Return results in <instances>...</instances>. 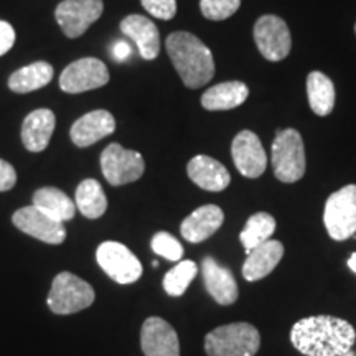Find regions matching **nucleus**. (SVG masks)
<instances>
[{
    "label": "nucleus",
    "instance_id": "26",
    "mask_svg": "<svg viewBox=\"0 0 356 356\" xmlns=\"http://www.w3.org/2000/svg\"><path fill=\"white\" fill-rule=\"evenodd\" d=\"M74 203L79 213L89 220H97L108 210V198L101 184L95 178H86L78 185Z\"/></svg>",
    "mask_w": 356,
    "mask_h": 356
},
{
    "label": "nucleus",
    "instance_id": "3",
    "mask_svg": "<svg viewBox=\"0 0 356 356\" xmlns=\"http://www.w3.org/2000/svg\"><path fill=\"white\" fill-rule=\"evenodd\" d=\"M259 346V332L254 325L246 322L222 325L204 337L208 356H254Z\"/></svg>",
    "mask_w": 356,
    "mask_h": 356
},
{
    "label": "nucleus",
    "instance_id": "23",
    "mask_svg": "<svg viewBox=\"0 0 356 356\" xmlns=\"http://www.w3.org/2000/svg\"><path fill=\"white\" fill-rule=\"evenodd\" d=\"M33 204L60 222L73 220L76 215V203L65 191L58 190L55 186H43L35 191Z\"/></svg>",
    "mask_w": 356,
    "mask_h": 356
},
{
    "label": "nucleus",
    "instance_id": "5",
    "mask_svg": "<svg viewBox=\"0 0 356 356\" xmlns=\"http://www.w3.org/2000/svg\"><path fill=\"white\" fill-rule=\"evenodd\" d=\"M96 296L86 280L71 273L58 274L48 293V307L56 315H70L92 305Z\"/></svg>",
    "mask_w": 356,
    "mask_h": 356
},
{
    "label": "nucleus",
    "instance_id": "10",
    "mask_svg": "<svg viewBox=\"0 0 356 356\" xmlns=\"http://www.w3.org/2000/svg\"><path fill=\"white\" fill-rule=\"evenodd\" d=\"M104 12L102 0H63L58 3L55 19L68 38H78L99 20Z\"/></svg>",
    "mask_w": 356,
    "mask_h": 356
},
{
    "label": "nucleus",
    "instance_id": "18",
    "mask_svg": "<svg viewBox=\"0 0 356 356\" xmlns=\"http://www.w3.org/2000/svg\"><path fill=\"white\" fill-rule=\"evenodd\" d=\"M186 173L195 185L213 193L226 190L231 181V175L226 167L208 155H197L191 159L186 165Z\"/></svg>",
    "mask_w": 356,
    "mask_h": 356
},
{
    "label": "nucleus",
    "instance_id": "7",
    "mask_svg": "<svg viewBox=\"0 0 356 356\" xmlns=\"http://www.w3.org/2000/svg\"><path fill=\"white\" fill-rule=\"evenodd\" d=\"M102 175L113 186L139 180L145 172L144 157L136 150L124 149L121 144H109L101 154Z\"/></svg>",
    "mask_w": 356,
    "mask_h": 356
},
{
    "label": "nucleus",
    "instance_id": "31",
    "mask_svg": "<svg viewBox=\"0 0 356 356\" xmlns=\"http://www.w3.org/2000/svg\"><path fill=\"white\" fill-rule=\"evenodd\" d=\"M142 7L160 20H172L177 15V0H140Z\"/></svg>",
    "mask_w": 356,
    "mask_h": 356
},
{
    "label": "nucleus",
    "instance_id": "2",
    "mask_svg": "<svg viewBox=\"0 0 356 356\" xmlns=\"http://www.w3.org/2000/svg\"><path fill=\"white\" fill-rule=\"evenodd\" d=\"M165 48L178 76L186 88H203L215 76L213 53L197 35L173 32L168 35Z\"/></svg>",
    "mask_w": 356,
    "mask_h": 356
},
{
    "label": "nucleus",
    "instance_id": "30",
    "mask_svg": "<svg viewBox=\"0 0 356 356\" xmlns=\"http://www.w3.org/2000/svg\"><path fill=\"white\" fill-rule=\"evenodd\" d=\"M152 246L154 252H157L159 256L165 257L168 261H180L181 256H184V246H181L180 241L172 236L170 233H165V231H160L152 238Z\"/></svg>",
    "mask_w": 356,
    "mask_h": 356
},
{
    "label": "nucleus",
    "instance_id": "22",
    "mask_svg": "<svg viewBox=\"0 0 356 356\" xmlns=\"http://www.w3.org/2000/svg\"><path fill=\"white\" fill-rule=\"evenodd\" d=\"M249 96V88L243 81H226L203 92L202 106L207 111H229L239 108Z\"/></svg>",
    "mask_w": 356,
    "mask_h": 356
},
{
    "label": "nucleus",
    "instance_id": "27",
    "mask_svg": "<svg viewBox=\"0 0 356 356\" xmlns=\"http://www.w3.org/2000/svg\"><path fill=\"white\" fill-rule=\"evenodd\" d=\"M275 226H277L275 218L269 213L261 211L252 215L246 221V226H244L241 234H239V241H241L244 251L249 254L254 248L269 241L270 236L274 234Z\"/></svg>",
    "mask_w": 356,
    "mask_h": 356
},
{
    "label": "nucleus",
    "instance_id": "13",
    "mask_svg": "<svg viewBox=\"0 0 356 356\" xmlns=\"http://www.w3.org/2000/svg\"><path fill=\"white\" fill-rule=\"evenodd\" d=\"M231 155L238 172L246 178H259L266 172L267 155L257 134L241 131L231 144Z\"/></svg>",
    "mask_w": 356,
    "mask_h": 356
},
{
    "label": "nucleus",
    "instance_id": "11",
    "mask_svg": "<svg viewBox=\"0 0 356 356\" xmlns=\"http://www.w3.org/2000/svg\"><path fill=\"white\" fill-rule=\"evenodd\" d=\"M109 83V70L97 58H81L65 68L60 76V88L68 95L91 91Z\"/></svg>",
    "mask_w": 356,
    "mask_h": 356
},
{
    "label": "nucleus",
    "instance_id": "36",
    "mask_svg": "<svg viewBox=\"0 0 356 356\" xmlns=\"http://www.w3.org/2000/svg\"><path fill=\"white\" fill-rule=\"evenodd\" d=\"M340 356H356V353H355V351H346V353L345 355H340Z\"/></svg>",
    "mask_w": 356,
    "mask_h": 356
},
{
    "label": "nucleus",
    "instance_id": "4",
    "mask_svg": "<svg viewBox=\"0 0 356 356\" xmlns=\"http://www.w3.org/2000/svg\"><path fill=\"white\" fill-rule=\"evenodd\" d=\"M270 162L275 178L282 184H296L305 175V147L296 129H284L275 134Z\"/></svg>",
    "mask_w": 356,
    "mask_h": 356
},
{
    "label": "nucleus",
    "instance_id": "16",
    "mask_svg": "<svg viewBox=\"0 0 356 356\" xmlns=\"http://www.w3.org/2000/svg\"><path fill=\"white\" fill-rule=\"evenodd\" d=\"M115 131L114 115L106 109H96L84 114L71 126L70 137L74 145L89 147Z\"/></svg>",
    "mask_w": 356,
    "mask_h": 356
},
{
    "label": "nucleus",
    "instance_id": "9",
    "mask_svg": "<svg viewBox=\"0 0 356 356\" xmlns=\"http://www.w3.org/2000/svg\"><path fill=\"white\" fill-rule=\"evenodd\" d=\"M97 264L118 284L137 282L142 275V264L132 251L118 241L102 243L96 251Z\"/></svg>",
    "mask_w": 356,
    "mask_h": 356
},
{
    "label": "nucleus",
    "instance_id": "1",
    "mask_svg": "<svg viewBox=\"0 0 356 356\" xmlns=\"http://www.w3.org/2000/svg\"><path fill=\"white\" fill-rule=\"evenodd\" d=\"M356 341L353 325L332 315H314L297 322L291 330V343L305 356H340Z\"/></svg>",
    "mask_w": 356,
    "mask_h": 356
},
{
    "label": "nucleus",
    "instance_id": "29",
    "mask_svg": "<svg viewBox=\"0 0 356 356\" xmlns=\"http://www.w3.org/2000/svg\"><path fill=\"white\" fill-rule=\"evenodd\" d=\"M241 7V0H200L203 17L213 22H221L233 17Z\"/></svg>",
    "mask_w": 356,
    "mask_h": 356
},
{
    "label": "nucleus",
    "instance_id": "17",
    "mask_svg": "<svg viewBox=\"0 0 356 356\" xmlns=\"http://www.w3.org/2000/svg\"><path fill=\"white\" fill-rule=\"evenodd\" d=\"M121 32L131 38L139 48L140 56L144 60H155L160 53V33L157 25L144 15L126 17L121 22Z\"/></svg>",
    "mask_w": 356,
    "mask_h": 356
},
{
    "label": "nucleus",
    "instance_id": "33",
    "mask_svg": "<svg viewBox=\"0 0 356 356\" xmlns=\"http://www.w3.org/2000/svg\"><path fill=\"white\" fill-rule=\"evenodd\" d=\"M17 184V172L7 160L0 159V191L12 190Z\"/></svg>",
    "mask_w": 356,
    "mask_h": 356
},
{
    "label": "nucleus",
    "instance_id": "19",
    "mask_svg": "<svg viewBox=\"0 0 356 356\" xmlns=\"http://www.w3.org/2000/svg\"><path fill=\"white\" fill-rule=\"evenodd\" d=\"M225 213L216 204H204L186 216L180 226V233L188 243H202L221 228Z\"/></svg>",
    "mask_w": 356,
    "mask_h": 356
},
{
    "label": "nucleus",
    "instance_id": "20",
    "mask_svg": "<svg viewBox=\"0 0 356 356\" xmlns=\"http://www.w3.org/2000/svg\"><path fill=\"white\" fill-rule=\"evenodd\" d=\"M56 118L50 109H35L22 124V142L30 152H43L50 144Z\"/></svg>",
    "mask_w": 356,
    "mask_h": 356
},
{
    "label": "nucleus",
    "instance_id": "15",
    "mask_svg": "<svg viewBox=\"0 0 356 356\" xmlns=\"http://www.w3.org/2000/svg\"><path fill=\"white\" fill-rule=\"evenodd\" d=\"M204 287L220 305H231L238 300L239 291L236 279L228 267L218 264L213 257L207 256L202 262Z\"/></svg>",
    "mask_w": 356,
    "mask_h": 356
},
{
    "label": "nucleus",
    "instance_id": "32",
    "mask_svg": "<svg viewBox=\"0 0 356 356\" xmlns=\"http://www.w3.org/2000/svg\"><path fill=\"white\" fill-rule=\"evenodd\" d=\"M15 44V30L6 20H0V56L12 50Z\"/></svg>",
    "mask_w": 356,
    "mask_h": 356
},
{
    "label": "nucleus",
    "instance_id": "24",
    "mask_svg": "<svg viewBox=\"0 0 356 356\" xmlns=\"http://www.w3.org/2000/svg\"><path fill=\"white\" fill-rule=\"evenodd\" d=\"M307 97L310 109L325 118L335 108V84L322 71H312L307 76Z\"/></svg>",
    "mask_w": 356,
    "mask_h": 356
},
{
    "label": "nucleus",
    "instance_id": "35",
    "mask_svg": "<svg viewBox=\"0 0 356 356\" xmlns=\"http://www.w3.org/2000/svg\"><path fill=\"white\" fill-rule=\"evenodd\" d=\"M346 264H348L350 269L356 274V252H353V254L350 256V259H348V262H346Z\"/></svg>",
    "mask_w": 356,
    "mask_h": 356
},
{
    "label": "nucleus",
    "instance_id": "37",
    "mask_svg": "<svg viewBox=\"0 0 356 356\" xmlns=\"http://www.w3.org/2000/svg\"><path fill=\"white\" fill-rule=\"evenodd\" d=\"M355 33H356V25H355Z\"/></svg>",
    "mask_w": 356,
    "mask_h": 356
},
{
    "label": "nucleus",
    "instance_id": "34",
    "mask_svg": "<svg viewBox=\"0 0 356 356\" xmlns=\"http://www.w3.org/2000/svg\"><path fill=\"white\" fill-rule=\"evenodd\" d=\"M129 56H131V47L127 42L121 40L113 44V58L115 61H126Z\"/></svg>",
    "mask_w": 356,
    "mask_h": 356
},
{
    "label": "nucleus",
    "instance_id": "14",
    "mask_svg": "<svg viewBox=\"0 0 356 356\" xmlns=\"http://www.w3.org/2000/svg\"><path fill=\"white\" fill-rule=\"evenodd\" d=\"M140 346L145 356H180L177 332L160 317H149L142 325Z\"/></svg>",
    "mask_w": 356,
    "mask_h": 356
},
{
    "label": "nucleus",
    "instance_id": "6",
    "mask_svg": "<svg viewBox=\"0 0 356 356\" xmlns=\"http://www.w3.org/2000/svg\"><path fill=\"white\" fill-rule=\"evenodd\" d=\"M323 222L335 241H346L356 234V185H346L328 197Z\"/></svg>",
    "mask_w": 356,
    "mask_h": 356
},
{
    "label": "nucleus",
    "instance_id": "12",
    "mask_svg": "<svg viewBox=\"0 0 356 356\" xmlns=\"http://www.w3.org/2000/svg\"><path fill=\"white\" fill-rule=\"evenodd\" d=\"M12 221L22 233L37 238L43 243L61 244L66 238L65 222L53 220L35 204L17 210L13 213Z\"/></svg>",
    "mask_w": 356,
    "mask_h": 356
},
{
    "label": "nucleus",
    "instance_id": "21",
    "mask_svg": "<svg viewBox=\"0 0 356 356\" xmlns=\"http://www.w3.org/2000/svg\"><path fill=\"white\" fill-rule=\"evenodd\" d=\"M284 256L282 243L269 239L261 246L252 249L248 254V259L243 266V275L249 282L264 279L277 267Z\"/></svg>",
    "mask_w": 356,
    "mask_h": 356
},
{
    "label": "nucleus",
    "instance_id": "28",
    "mask_svg": "<svg viewBox=\"0 0 356 356\" xmlns=\"http://www.w3.org/2000/svg\"><path fill=\"white\" fill-rule=\"evenodd\" d=\"M198 267L193 261H181L173 269L168 270L163 277V289L168 296L180 297L184 296L191 280L197 277Z\"/></svg>",
    "mask_w": 356,
    "mask_h": 356
},
{
    "label": "nucleus",
    "instance_id": "8",
    "mask_svg": "<svg viewBox=\"0 0 356 356\" xmlns=\"http://www.w3.org/2000/svg\"><path fill=\"white\" fill-rule=\"evenodd\" d=\"M254 42L257 50L267 61H282L292 48L291 30L277 15H262L254 24Z\"/></svg>",
    "mask_w": 356,
    "mask_h": 356
},
{
    "label": "nucleus",
    "instance_id": "25",
    "mask_svg": "<svg viewBox=\"0 0 356 356\" xmlns=\"http://www.w3.org/2000/svg\"><path fill=\"white\" fill-rule=\"evenodd\" d=\"M53 79V68L47 61H37L24 68L17 70L15 73L8 78V88L13 92L25 95V92L37 91L40 88H44Z\"/></svg>",
    "mask_w": 356,
    "mask_h": 356
}]
</instances>
